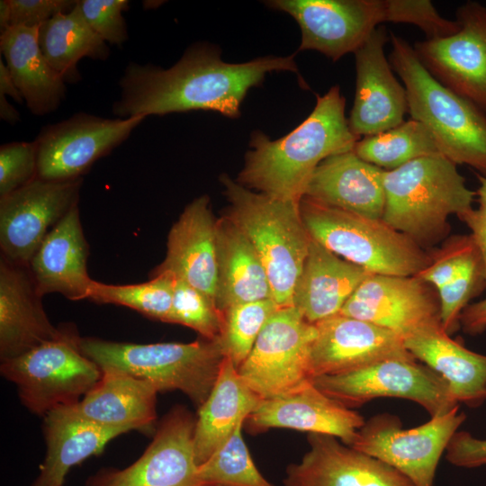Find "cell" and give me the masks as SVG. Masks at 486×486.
I'll list each match as a JSON object with an SVG mask.
<instances>
[{"label": "cell", "instance_id": "1", "mask_svg": "<svg viewBox=\"0 0 486 486\" xmlns=\"http://www.w3.org/2000/svg\"><path fill=\"white\" fill-rule=\"evenodd\" d=\"M274 71L298 73L294 55L229 63L219 48L196 43L168 68L130 62L119 80L121 94L112 113L117 118H147L202 110L236 119L249 89Z\"/></svg>", "mask_w": 486, "mask_h": 486}, {"label": "cell", "instance_id": "2", "mask_svg": "<svg viewBox=\"0 0 486 486\" xmlns=\"http://www.w3.org/2000/svg\"><path fill=\"white\" fill-rule=\"evenodd\" d=\"M345 107L346 99L334 86L317 95L310 115L285 136L270 140L254 131L237 182L277 199L300 202L317 166L331 156L352 151L360 140L349 128Z\"/></svg>", "mask_w": 486, "mask_h": 486}, {"label": "cell", "instance_id": "3", "mask_svg": "<svg viewBox=\"0 0 486 486\" xmlns=\"http://www.w3.org/2000/svg\"><path fill=\"white\" fill-rule=\"evenodd\" d=\"M456 166L437 155L384 170L382 220L423 248L443 239L450 230L448 217L460 219L472 208L476 196Z\"/></svg>", "mask_w": 486, "mask_h": 486}, {"label": "cell", "instance_id": "4", "mask_svg": "<svg viewBox=\"0 0 486 486\" xmlns=\"http://www.w3.org/2000/svg\"><path fill=\"white\" fill-rule=\"evenodd\" d=\"M389 62L404 84L411 119L425 125L442 156L486 176V112L439 83L403 38L390 33Z\"/></svg>", "mask_w": 486, "mask_h": 486}, {"label": "cell", "instance_id": "5", "mask_svg": "<svg viewBox=\"0 0 486 486\" xmlns=\"http://www.w3.org/2000/svg\"><path fill=\"white\" fill-rule=\"evenodd\" d=\"M230 202L228 216L256 251L268 277L273 301L292 306L294 290L308 256L310 236L299 203L253 192L221 176Z\"/></svg>", "mask_w": 486, "mask_h": 486}, {"label": "cell", "instance_id": "6", "mask_svg": "<svg viewBox=\"0 0 486 486\" xmlns=\"http://www.w3.org/2000/svg\"><path fill=\"white\" fill-rule=\"evenodd\" d=\"M82 353L100 368L113 367L152 383L159 392L178 390L201 407L225 357L220 340L135 344L80 338Z\"/></svg>", "mask_w": 486, "mask_h": 486}, {"label": "cell", "instance_id": "7", "mask_svg": "<svg viewBox=\"0 0 486 486\" xmlns=\"http://www.w3.org/2000/svg\"><path fill=\"white\" fill-rule=\"evenodd\" d=\"M311 238L370 274L413 276L429 262V253L382 220L335 208L308 197L299 203Z\"/></svg>", "mask_w": 486, "mask_h": 486}, {"label": "cell", "instance_id": "8", "mask_svg": "<svg viewBox=\"0 0 486 486\" xmlns=\"http://www.w3.org/2000/svg\"><path fill=\"white\" fill-rule=\"evenodd\" d=\"M80 337L64 328L60 338L1 362L2 376L15 384L21 402L44 417L58 406L78 403L99 381L101 368L79 346Z\"/></svg>", "mask_w": 486, "mask_h": 486}, {"label": "cell", "instance_id": "9", "mask_svg": "<svg viewBox=\"0 0 486 486\" xmlns=\"http://www.w3.org/2000/svg\"><path fill=\"white\" fill-rule=\"evenodd\" d=\"M316 336V325L296 307H279L238 372L261 400L294 392L312 381L310 356Z\"/></svg>", "mask_w": 486, "mask_h": 486}, {"label": "cell", "instance_id": "10", "mask_svg": "<svg viewBox=\"0 0 486 486\" xmlns=\"http://www.w3.org/2000/svg\"><path fill=\"white\" fill-rule=\"evenodd\" d=\"M458 409L410 429L402 428L397 416H373L358 430L351 446L394 468L414 486H433L440 458L466 418Z\"/></svg>", "mask_w": 486, "mask_h": 486}, {"label": "cell", "instance_id": "11", "mask_svg": "<svg viewBox=\"0 0 486 486\" xmlns=\"http://www.w3.org/2000/svg\"><path fill=\"white\" fill-rule=\"evenodd\" d=\"M312 382L349 409L392 397L412 400L435 418L459 406L447 382L416 359H387L345 374L319 376Z\"/></svg>", "mask_w": 486, "mask_h": 486}, {"label": "cell", "instance_id": "12", "mask_svg": "<svg viewBox=\"0 0 486 486\" xmlns=\"http://www.w3.org/2000/svg\"><path fill=\"white\" fill-rule=\"evenodd\" d=\"M146 117L104 118L77 112L44 126L37 138V177L82 178L91 166L124 142Z\"/></svg>", "mask_w": 486, "mask_h": 486}, {"label": "cell", "instance_id": "13", "mask_svg": "<svg viewBox=\"0 0 486 486\" xmlns=\"http://www.w3.org/2000/svg\"><path fill=\"white\" fill-rule=\"evenodd\" d=\"M266 4L290 14L302 32L299 50H316L332 61L355 53L387 22L386 0H272Z\"/></svg>", "mask_w": 486, "mask_h": 486}, {"label": "cell", "instance_id": "14", "mask_svg": "<svg viewBox=\"0 0 486 486\" xmlns=\"http://www.w3.org/2000/svg\"><path fill=\"white\" fill-rule=\"evenodd\" d=\"M455 21L457 32L416 41L414 51L439 83L486 112V7L468 1Z\"/></svg>", "mask_w": 486, "mask_h": 486}, {"label": "cell", "instance_id": "15", "mask_svg": "<svg viewBox=\"0 0 486 486\" xmlns=\"http://www.w3.org/2000/svg\"><path fill=\"white\" fill-rule=\"evenodd\" d=\"M82 183L37 177L0 198L1 256L27 266L47 234L77 205Z\"/></svg>", "mask_w": 486, "mask_h": 486}, {"label": "cell", "instance_id": "16", "mask_svg": "<svg viewBox=\"0 0 486 486\" xmlns=\"http://www.w3.org/2000/svg\"><path fill=\"white\" fill-rule=\"evenodd\" d=\"M196 417L186 407L172 408L152 442L131 465L103 470L88 486H200L194 454Z\"/></svg>", "mask_w": 486, "mask_h": 486}, {"label": "cell", "instance_id": "17", "mask_svg": "<svg viewBox=\"0 0 486 486\" xmlns=\"http://www.w3.org/2000/svg\"><path fill=\"white\" fill-rule=\"evenodd\" d=\"M339 314L370 322L402 338L441 322L437 292L416 275L369 274Z\"/></svg>", "mask_w": 486, "mask_h": 486}, {"label": "cell", "instance_id": "18", "mask_svg": "<svg viewBox=\"0 0 486 486\" xmlns=\"http://www.w3.org/2000/svg\"><path fill=\"white\" fill-rule=\"evenodd\" d=\"M315 325L317 336L310 356L311 380L345 374L387 359H415L400 336L370 322L337 314Z\"/></svg>", "mask_w": 486, "mask_h": 486}, {"label": "cell", "instance_id": "19", "mask_svg": "<svg viewBox=\"0 0 486 486\" xmlns=\"http://www.w3.org/2000/svg\"><path fill=\"white\" fill-rule=\"evenodd\" d=\"M389 40L386 28L380 25L354 53L356 94L348 124L358 138L400 125L408 112L406 89L394 76L385 56Z\"/></svg>", "mask_w": 486, "mask_h": 486}, {"label": "cell", "instance_id": "20", "mask_svg": "<svg viewBox=\"0 0 486 486\" xmlns=\"http://www.w3.org/2000/svg\"><path fill=\"white\" fill-rule=\"evenodd\" d=\"M364 422L361 414L325 394L311 381L290 393L262 400L244 427L253 435L270 428L326 434L351 446Z\"/></svg>", "mask_w": 486, "mask_h": 486}, {"label": "cell", "instance_id": "21", "mask_svg": "<svg viewBox=\"0 0 486 486\" xmlns=\"http://www.w3.org/2000/svg\"><path fill=\"white\" fill-rule=\"evenodd\" d=\"M309 451L285 471L284 486H414L383 462L340 442L309 433Z\"/></svg>", "mask_w": 486, "mask_h": 486}, {"label": "cell", "instance_id": "22", "mask_svg": "<svg viewBox=\"0 0 486 486\" xmlns=\"http://www.w3.org/2000/svg\"><path fill=\"white\" fill-rule=\"evenodd\" d=\"M167 273L201 291L216 303L217 220L207 195L193 200L171 227L166 254L151 276Z\"/></svg>", "mask_w": 486, "mask_h": 486}, {"label": "cell", "instance_id": "23", "mask_svg": "<svg viewBox=\"0 0 486 486\" xmlns=\"http://www.w3.org/2000/svg\"><path fill=\"white\" fill-rule=\"evenodd\" d=\"M25 266L0 257V359L21 356L60 338Z\"/></svg>", "mask_w": 486, "mask_h": 486}, {"label": "cell", "instance_id": "24", "mask_svg": "<svg viewBox=\"0 0 486 486\" xmlns=\"http://www.w3.org/2000/svg\"><path fill=\"white\" fill-rule=\"evenodd\" d=\"M88 254L76 205L47 234L27 266L39 294L88 299L94 281L87 273Z\"/></svg>", "mask_w": 486, "mask_h": 486}, {"label": "cell", "instance_id": "25", "mask_svg": "<svg viewBox=\"0 0 486 486\" xmlns=\"http://www.w3.org/2000/svg\"><path fill=\"white\" fill-rule=\"evenodd\" d=\"M383 169L352 151L324 159L304 193L319 202L374 220H382L385 194Z\"/></svg>", "mask_w": 486, "mask_h": 486}, {"label": "cell", "instance_id": "26", "mask_svg": "<svg viewBox=\"0 0 486 486\" xmlns=\"http://www.w3.org/2000/svg\"><path fill=\"white\" fill-rule=\"evenodd\" d=\"M76 404L56 407L43 417L47 451L32 486H63L72 466L100 454L109 441L128 432L86 418Z\"/></svg>", "mask_w": 486, "mask_h": 486}, {"label": "cell", "instance_id": "27", "mask_svg": "<svg viewBox=\"0 0 486 486\" xmlns=\"http://www.w3.org/2000/svg\"><path fill=\"white\" fill-rule=\"evenodd\" d=\"M403 342L415 359L447 382L458 403L476 408L486 400V356L451 338L441 322L418 328Z\"/></svg>", "mask_w": 486, "mask_h": 486}, {"label": "cell", "instance_id": "28", "mask_svg": "<svg viewBox=\"0 0 486 486\" xmlns=\"http://www.w3.org/2000/svg\"><path fill=\"white\" fill-rule=\"evenodd\" d=\"M101 370L99 381L76 404L79 412L105 427L150 431L157 419L156 387L113 367Z\"/></svg>", "mask_w": 486, "mask_h": 486}, {"label": "cell", "instance_id": "29", "mask_svg": "<svg viewBox=\"0 0 486 486\" xmlns=\"http://www.w3.org/2000/svg\"><path fill=\"white\" fill-rule=\"evenodd\" d=\"M369 274L364 268L339 257L311 238L294 290L292 305L307 321L315 324L339 314Z\"/></svg>", "mask_w": 486, "mask_h": 486}, {"label": "cell", "instance_id": "30", "mask_svg": "<svg viewBox=\"0 0 486 486\" xmlns=\"http://www.w3.org/2000/svg\"><path fill=\"white\" fill-rule=\"evenodd\" d=\"M38 30L12 26L0 33V49L13 81L31 112L45 115L61 104L66 95V81L42 54Z\"/></svg>", "mask_w": 486, "mask_h": 486}, {"label": "cell", "instance_id": "31", "mask_svg": "<svg viewBox=\"0 0 486 486\" xmlns=\"http://www.w3.org/2000/svg\"><path fill=\"white\" fill-rule=\"evenodd\" d=\"M262 400L248 386L229 357H224L217 381L198 408L194 454L202 464L232 435Z\"/></svg>", "mask_w": 486, "mask_h": 486}, {"label": "cell", "instance_id": "32", "mask_svg": "<svg viewBox=\"0 0 486 486\" xmlns=\"http://www.w3.org/2000/svg\"><path fill=\"white\" fill-rule=\"evenodd\" d=\"M216 305L223 311L239 303L272 299L266 269L251 242L227 214L217 220Z\"/></svg>", "mask_w": 486, "mask_h": 486}, {"label": "cell", "instance_id": "33", "mask_svg": "<svg viewBox=\"0 0 486 486\" xmlns=\"http://www.w3.org/2000/svg\"><path fill=\"white\" fill-rule=\"evenodd\" d=\"M38 42L50 65L66 82L79 78L76 65L81 58L104 60L109 56L107 43L89 26L77 4L72 11L40 25Z\"/></svg>", "mask_w": 486, "mask_h": 486}, {"label": "cell", "instance_id": "34", "mask_svg": "<svg viewBox=\"0 0 486 486\" xmlns=\"http://www.w3.org/2000/svg\"><path fill=\"white\" fill-rule=\"evenodd\" d=\"M353 151L383 170L396 169L417 158L441 155L428 128L410 119L385 131L359 140Z\"/></svg>", "mask_w": 486, "mask_h": 486}, {"label": "cell", "instance_id": "35", "mask_svg": "<svg viewBox=\"0 0 486 486\" xmlns=\"http://www.w3.org/2000/svg\"><path fill=\"white\" fill-rule=\"evenodd\" d=\"M88 300L128 307L142 315L166 322L173 301V276L167 273L151 276L145 283L107 284L94 281Z\"/></svg>", "mask_w": 486, "mask_h": 486}, {"label": "cell", "instance_id": "36", "mask_svg": "<svg viewBox=\"0 0 486 486\" xmlns=\"http://www.w3.org/2000/svg\"><path fill=\"white\" fill-rule=\"evenodd\" d=\"M244 422L198 467L200 486H274L258 471L242 436Z\"/></svg>", "mask_w": 486, "mask_h": 486}, {"label": "cell", "instance_id": "37", "mask_svg": "<svg viewBox=\"0 0 486 486\" xmlns=\"http://www.w3.org/2000/svg\"><path fill=\"white\" fill-rule=\"evenodd\" d=\"M279 306L272 300L232 305L223 310V328L219 338L223 354L238 369L250 354L267 320Z\"/></svg>", "mask_w": 486, "mask_h": 486}, {"label": "cell", "instance_id": "38", "mask_svg": "<svg viewBox=\"0 0 486 486\" xmlns=\"http://www.w3.org/2000/svg\"><path fill=\"white\" fill-rule=\"evenodd\" d=\"M223 322V311L212 299L173 276V301L167 323L188 327L202 338L216 340L221 335Z\"/></svg>", "mask_w": 486, "mask_h": 486}, {"label": "cell", "instance_id": "39", "mask_svg": "<svg viewBox=\"0 0 486 486\" xmlns=\"http://www.w3.org/2000/svg\"><path fill=\"white\" fill-rule=\"evenodd\" d=\"M483 289H486L483 263L474 245L465 256L454 278L437 292L441 324L449 335L460 328L462 311Z\"/></svg>", "mask_w": 486, "mask_h": 486}, {"label": "cell", "instance_id": "40", "mask_svg": "<svg viewBox=\"0 0 486 486\" xmlns=\"http://www.w3.org/2000/svg\"><path fill=\"white\" fill-rule=\"evenodd\" d=\"M387 22L413 24L426 39L447 37L459 30L456 21L441 16L428 0H387Z\"/></svg>", "mask_w": 486, "mask_h": 486}, {"label": "cell", "instance_id": "41", "mask_svg": "<svg viewBox=\"0 0 486 486\" xmlns=\"http://www.w3.org/2000/svg\"><path fill=\"white\" fill-rule=\"evenodd\" d=\"M37 178V144L14 141L0 147V198Z\"/></svg>", "mask_w": 486, "mask_h": 486}, {"label": "cell", "instance_id": "42", "mask_svg": "<svg viewBox=\"0 0 486 486\" xmlns=\"http://www.w3.org/2000/svg\"><path fill=\"white\" fill-rule=\"evenodd\" d=\"M474 245L471 235H455L447 238L441 248L428 252V266L416 276L438 292L454 278Z\"/></svg>", "mask_w": 486, "mask_h": 486}, {"label": "cell", "instance_id": "43", "mask_svg": "<svg viewBox=\"0 0 486 486\" xmlns=\"http://www.w3.org/2000/svg\"><path fill=\"white\" fill-rule=\"evenodd\" d=\"M78 7L89 26L107 43L121 46L128 40L122 12L128 0H80Z\"/></svg>", "mask_w": 486, "mask_h": 486}, {"label": "cell", "instance_id": "44", "mask_svg": "<svg viewBox=\"0 0 486 486\" xmlns=\"http://www.w3.org/2000/svg\"><path fill=\"white\" fill-rule=\"evenodd\" d=\"M11 9V27L39 28L58 14L72 11L75 0H8Z\"/></svg>", "mask_w": 486, "mask_h": 486}, {"label": "cell", "instance_id": "45", "mask_svg": "<svg viewBox=\"0 0 486 486\" xmlns=\"http://www.w3.org/2000/svg\"><path fill=\"white\" fill-rule=\"evenodd\" d=\"M447 461L458 467L474 468L486 464V439L473 437L466 431H457L446 450Z\"/></svg>", "mask_w": 486, "mask_h": 486}, {"label": "cell", "instance_id": "46", "mask_svg": "<svg viewBox=\"0 0 486 486\" xmlns=\"http://www.w3.org/2000/svg\"><path fill=\"white\" fill-rule=\"evenodd\" d=\"M476 176L480 183L479 188L475 192L478 207L472 208L460 220L470 229V235L481 254L486 284V176L478 173H476Z\"/></svg>", "mask_w": 486, "mask_h": 486}, {"label": "cell", "instance_id": "47", "mask_svg": "<svg viewBox=\"0 0 486 486\" xmlns=\"http://www.w3.org/2000/svg\"><path fill=\"white\" fill-rule=\"evenodd\" d=\"M460 327L465 333L477 335L486 329V298L468 304L459 318Z\"/></svg>", "mask_w": 486, "mask_h": 486}, {"label": "cell", "instance_id": "48", "mask_svg": "<svg viewBox=\"0 0 486 486\" xmlns=\"http://www.w3.org/2000/svg\"><path fill=\"white\" fill-rule=\"evenodd\" d=\"M0 93L4 94L11 95L16 102L22 103L23 99L14 85L10 72L4 63L3 59H0Z\"/></svg>", "mask_w": 486, "mask_h": 486}, {"label": "cell", "instance_id": "49", "mask_svg": "<svg viewBox=\"0 0 486 486\" xmlns=\"http://www.w3.org/2000/svg\"><path fill=\"white\" fill-rule=\"evenodd\" d=\"M0 117L10 124H14L20 120L19 112L7 101L5 94L0 93Z\"/></svg>", "mask_w": 486, "mask_h": 486}, {"label": "cell", "instance_id": "50", "mask_svg": "<svg viewBox=\"0 0 486 486\" xmlns=\"http://www.w3.org/2000/svg\"><path fill=\"white\" fill-rule=\"evenodd\" d=\"M11 27V9L8 0L0 1V32Z\"/></svg>", "mask_w": 486, "mask_h": 486}]
</instances>
